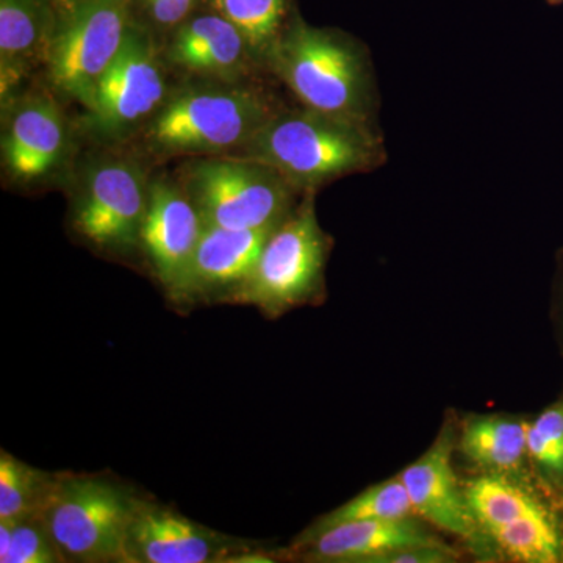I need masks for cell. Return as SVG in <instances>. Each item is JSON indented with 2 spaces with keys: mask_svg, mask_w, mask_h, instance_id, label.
Instances as JSON below:
<instances>
[{
  "mask_svg": "<svg viewBox=\"0 0 563 563\" xmlns=\"http://www.w3.org/2000/svg\"><path fill=\"white\" fill-rule=\"evenodd\" d=\"M465 496L474 523L484 532L554 510L523 485L510 483L504 474L493 473L473 481L465 488Z\"/></svg>",
  "mask_w": 563,
  "mask_h": 563,
  "instance_id": "cell-19",
  "label": "cell"
},
{
  "mask_svg": "<svg viewBox=\"0 0 563 563\" xmlns=\"http://www.w3.org/2000/svg\"><path fill=\"white\" fill-rule=\"evenodd\" d=\"M415 512L412 499L398 477L366 488L361 495L322 517L312 531L346 521L402 520Z\"/></svg>",
  "mask_w": 563,
  "mask_h": 563,
  "instance_id": "cell-23",
  "label": "cell"
},
{
  "mask_svg": "<svg viewBox=\"0 0 563 563\" xmlns=\"http://www.w3.org/2000/svg\"><path fill=\"white\" fill-rule=\"evenodd\" d=\"M462 451L470 461L496 474L517 472L528 455L526 421L474 417L462 432Z\"/></svg>",
  "mask_w": 563,
  "mask_h": 563,
  "instance_id": "cell-18",
  "label": "cell"
},
{
  "mask_svg": "<svg viewBox=\"0 0 563 563\" xmlns=\"http://www.w3.org/2000/svg\"><path fill=\"white\" fill-rule=\"evenodd\" d=\"M213 7L242 32L252 54L265 60L290 21L288 0H213Z\"/></svg>",
  "mask_w": 563,
  "mask_h": 563,
  "instance_id": "cell-22",
  "label": "cell"
},
{
  "mask_svg": "<svg viewBox=\"0 0 563 563\" xmlns=\"http://www.w3.org/2000/svg\"><path fill=\"white\" fill-rule=\"evenodd\" d=\"M453 444V433L443 432L435 444L399 474V479L412 499L415 512L443 531L468 539L477 526L454 473Z\"/></svg>",
  "mask_w": 563,
  "mask_h": 563,
  "instance_id": "cell-13",
  "label": "cell"
},
{
  "mask_svg": "<svg viewBox=\"0 0 563 563\" xmlns=\"http://www.w3.org/2000/svg\"><path fill=\"white\" fill-rule=\"evenodd\" d=\"M246 158L272 166L301 192L387 163L379 125L299 106L277 109L246 144Z\"/></svg>",
  "mask_w": 563,
  "mask_h": 563,
  "instance_id": "cell-1",
  "label": "cell"
},
{
  "mask_svg": "<svg viewBox=\"0 0 563 563\" xmlns=\"http://www.w3.org/2000/svg\"><path fill=\"white\" fill-rule=\"evenodd\" d=\"M65 122L49 98L29 99L18 107L3 136V161L14 179L35 180L60 162Z\"/></svg>",
  "mask_w": 563,
  "mask_h": 563,
  "instance_id": "cell-15",
  "label": "cell"
},
{
  "mask_svg": "<svg viewBox=\"0 0 563 563\" xmlns=\"http://www.w3.org/2000/svg\"><path fill=\"white\" fill-rule=\"evenodd\" d=\"M268 63L299 106L377 124L379 90L372 55L361 41L292 16Z\"/></svg>",
  "mask_w": 563,
  "mask_h": 563,
  "instance_id": "cell-2",
  "label": "cell"
},
{
  "mask_svg": "<svg viewBox=\"0 0 563 563\" xmlns=\"http://www.w3.org/2000/svg\"><path fill=\"white\" fill-rule=\"evenodd\" d=\"M551 318H553L555 336L563 357V247L555 255L553 290H551Z\"/></svg>",
  "mask_w": 563,
  "mask_h": 563,
  "instance_id": "cell-28",
  "label": "cell"
},
{
  "mask_svg": "<svg viewBox=\"0 0 563 563\" xmlns=\"http://www.w3.org/2000/svg\"><path fill=\"white\" fill-rule=\"evenodd\" d=\"M152 20L157 24L172 27L188 16L198 0H143Z\"/></svg>",
  "mask_w": 563,
  "mask_h": 563,
  "instance_id": "cell-27",
  "label": "cell"
},
{
  "mask_svg": "<svg viewBox=\"0 0 563 563\" xmlns=\"http://www.w3.org/2000/svg\"><path fill=\"white\" fill-rule=\"evenodd\" d=\"M147 202L150 192L136 166L106 163L85 184L74 210V229L101 250H132L140 244Z\"/></svg>",
  "mask_w": 563,
  "mask_h": 563,
  "instance_id": "cell-9",
  "label": "cell"
},
{
  "mask_svg": "<svg viewBox=\"0 0 563 563\" xmlns=\"http://www.w3.org/2000/svg\"><path fill=\"white\" fill-rule=\"evenodd\" d=\"M206 222L190 195L172 184H154L150 190L140 244L163 287L177 301L185 285Z\"/></svg>",
  "mask_w": 563,
  "mask_h": 563,
  "instance_id": "cell-11",
  "label": "cell"
},
{
  "mask_svg": "<svg viewBox=\"0 0 563 563\" xmlns=\"http://www.w3.org/2000/svg\"><path fill=\"white\" fill-rule=\"evenodd\" d=\"M165 92V79L150 40L131 25L96 88L92 121L103 133H120L157 109Z\"/></svg>",
  "mask_w": 563,
  "mask_h": 563,
  "instance_id": "cell-10",
  "label": "cell"
},
{
  "mask_svg": "<svg viewBox=\"0 0 563 563\" xmlns=\"http://www.w3.org/2000/svg\"><path fill=\"white\" fill-rule=\"evenodd\" d=\"M276 110L252 90H195L163 107L147 139L166 154L229 151L246 146Z\"/></svg>",
  "mask_w": 563,
  "mask_h": 563,
  "instance_id": "cell-6",
  "label": "cell"
},
{
  "mask_svg": "<svg viewBox=\"0 0 563 563\" xmlns=\"http://www.w3.org/2000/svg\"><path fill=\"white\" fill-rule=\"evenodd\" d=\"M55 33L44 0H0L2 90L33 63L49 58Z\"/></svg>",
  "mask_w": 563,
  "mask_h": 563,
  "instance_id": "cell-17",
  "label": "cell"
},
{
  "mask_svg": "<svg viewBox=\"0 0 563 563\" xmlns=\"http://www.w3.org/2000/svg\"><path fill=\"white\" fill-rule=\"evenodd\" d=\"M512 561L563 563V520L554 510L485 531Z\"/></svg>",
  "mask_w": 563,
  "mask_h": 563,
  "instance_id": "cell-21",
  "label": "cell"
},
{
  "mask_svg": "<svg viewBox=\"0 0 563 563\" xmlns=\"http://www.w3.org/2000/svg\"><path fill=\"white\" fill-rule=\"evenodd\" d=\"M526 448L537 465L563 477V402L526 421Z\"/></svg>",
  "mask_w": 563,
  "mask_h": 563,
  "instance_id": "cell-25",
  "label": "cell"
},
{
  "mask_svg": "<svg viewBox=\"0 0 563 563\" xmlns=\"http://www.w3.org/2000/svg\"><path fill=\"white\" fill-rule=\"evenodd\" d=\"M457 561V554L448 547H415L393 551L376 563H448Z\"/></svg>",
  "mask_w": 563,
  "mask_h": 563,
  "instance_id": "cell-26",
  "label": "cell"
},
{
  "mask_svg": "<svg viewBox=\"0 0 563 563\" xmlns=\"http://www.w3.org/2000/svg\"><path fill=\"white\" fill-rule=\"evenodd\" d=\"M60 473H47L0 451V521L43 518Z\"/></svg>",
  "mask_w": 563,
  "mask_h": 563,
  "instance_id": "cell-20",
  "label": "cell"
},
{
  "mask_svg": "<svg viewBox=\"0 0 563 563\" xmlns=\"http://www.w3.org/2000/svg\"><path fill=\"white\" fill-rule=\"evenodd\" d=\"M140 495L107 474L60 473L43 515L65 562L125 563Z\"/></svg>",
  "mask_w": 563,
  "mask_h": 563,
  "instance_id": "cell-3",
  "label": "cell"
},
{
  "mask_svg": "<svg viewBox=\"0 0 563 563\" xmlns=\"http://www.w3.org/2000/svg\"><path fill=\"white\" fill-rule=\"evenodd\" d=\"M314 192H303L274 229L250 279L228 301L251 303L268 317H279L320 295L332 240L318 222Z\"/></svg>",
  "mask_w": 563,
  "mask_h": 563,
  "instance_id": "cell-4",
  "label": "cell"
},
{
  "mask_svg": "<svg viewBox=\"0 0 563 563\" xmlns=\"http://www.w3.org/2000/svg\"><path fill=\"white\" fill-rule=\"evenodd\" d=\"M302 558L312 562L376 563L393 551L415 547H444L420 523L402 520L346 521L303 536Z\"/></svg>",
  "mask_w": 563,
  "mask_h": 563,
  "instance_id": "cell-12",
  "label": "cell"
},
{
  "mask_svg": "<svg viewBox=\"0 0 563 563\" xmlns=\"http://www.w3.org/2000/svg\"><path fill=\"white\" fill-rule=\"evenodd\" d=\"M276 228L225 229L206 225L192 257L181 301L220 292L229 298L250 279L263 247Z\"/></svg>",
  "mask_w": 563,
  "mask_h": 563,
  "instance_id": "cell-14",
  "label": "cell"
},
{
  "mask_svg": "<svg viewBox=\"0 0 563 563\" xmlns=\"http://www.w3.org/2000/svg\"><path fill=\"white\" fill-rule=\"evenodd\" d=\"M251 54L242 32L221 14L185 22L172 47V58L180 68L214 76L235 74Z\"/></svg>",
  "mask_w": 563,
  "mask_h": 563,
  "instance_id": "cell-16",
  "label": "cell"
},
{
  "mask_svg": "<svg viewBox=\"0 0 563 563\" xmlns=\"http://www.w3.org/2000/svg\"><path fill=\"white\" fill-rule=\"evenodd\" d=\"M254 544L213 531L172 506L140 496L128 540L125 563L254 562Z\"/></svg>",
  "mask_w": 563,
  "mask_h": 563,
  "instance_id": "cell-8",
  "label": "cell"
},
{
  "mask_svg": "<svg viewBox=\"0 0 563 563\" xmlns=\"http://www.w3.org/2000/svg\"><path fill=\"white\" fill-rule=\"evenodd\" d=\"M188 185L206 225L225 229L276 228L303 195L272 166L251 158L192 163Z\"/></svg>",
  "mask_w": 563,
  "mask_h": 563,
  "instance_id": "cell-5",
  "label": "cell"
},
{
  "mask_svg": "<svg viewBox=\"0 0 563 563\" xmlns=\"http://www.w3.org/2000/svg\"><path fill=\"white\" fill-rule=\"evenodd\" d=\"M550 5H562L563 0H547Z\"/></svg>",
  "mask_w": 563,
  "mask_h": 563,
  "instance_id": "cell-30",
  "label": "cell"
},
{
  "mask_svg": "<svg viewBox=\"0 0 563 563\" xmlns=\"http://www.w3.org/2000/svg\"><path fill=\"white\" fill-rule=\"evenodd\" d=\"M0 562H65L43 518L0 521Z\"/></svg>",
  "mask_w": 563,
  "mask_h": 563,
  "instance_id": "cell-24",
  "label": "cell"
},
{
  "mask_svg": "<svg viewBox=\"0 0 563 563\" xmlns=\"http://www.w3.org/2000/svg\"><path fill=\"white\" fill-rule=\"evenodd\" d=\"M129 5L131 0H81L52 41L47 58L52 81L88 109L131 27Z\"/></svg>",
  "mask_w": 563,
  "mask_h": 563,
  "instance_id": "cell-7",
  "label": "cell"
},
{
  "mask_svg": "<svg viewBox=\"0 0 563 563\" xmlns=\"http://www.w3.org/2000/svg\"><path fill=\"white\" fill-rule=\"evenodd\" d=\"M81 0H52L55 7H58L62 11H65V14H68L70 10L76 9Z\"/></svg>",
  "mask_w": 563,
  "mask_h": 563,
  "instance_id": "cell-29",
  "label": "cell"
}]
</instances>
